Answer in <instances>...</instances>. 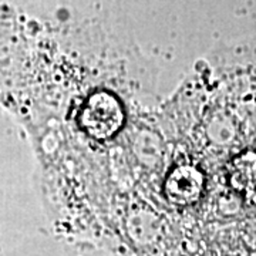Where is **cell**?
<instances>
[{"label":"cell","instance_id":"6da1fadb","mask_svg":"<svg viewBox=\"0 0 256 256\" xmlns=\"http://www.w3.org/2000/svg\"><path fill=\"white\" fill-rule=\"evenodd\" d=\"M82 120L84 126L92 131L94 137H108L112 131H116V128L120 127V104L108 96L92 97L86 104Z\"/></svg>","mask_w":256,"mask_h":256}]
</instances>
